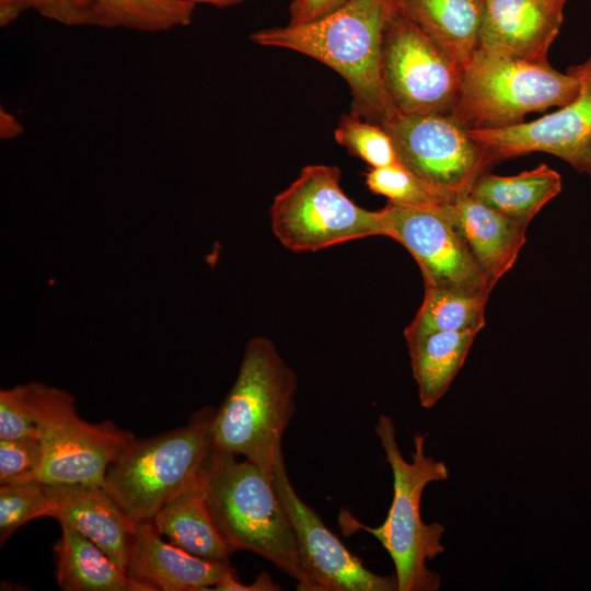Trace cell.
I'll use <instances>...</instances> for the list:
<instances>
[{
  "label": "cell",
  "mask_w": 591,
  "mask_h": 591,
  "mask_svg": "<svg viewBox=\"0 0 591 591\" xmlns=\"http://www.w3.org/2000/svg\"><path fill=\"white\" fill-rule=\"evenodd\" d=\"M395 8V0H348L315 21L259 30L250 39L300 53L332 68L349 86L351 112L384 126L397 114L381 71L384 31Z\"/></svg>",
  "instance_id": "obj_1"
},
{
  "label": "cell",
  "mask_w": 591,
  "mask_h": 591,
  "mask_svg": "<svg viewBox=\"0 0 591 591\" xmlns=\"http://www.w3.org/2000/svg\"><path fill=\"white\" fill-rule=\"evenodd\" d=\"M374 431L393 473V499L386 519L371 528L341 509L338 524L344 533L367 531L381 543L394 563L398 591H436L440 577L426 561L444 552L441 540L445 529L438 522L422 521L420 501L428 484L448 479V467L425 454L426 436L419 432L414 436L412 462L406 461L396 441L394 421L387 415L379 416Z\"/></svg>",
  "instance_id": "obj_2"
},
{
  "label": "cell",
  "mask_w": 591,
  "mask_h": 591,
  "mask_svg": "<svg viewBox=\"0 0 591 591\" xmlns=\"http://www.w3.org/2000/svg\"><path fill=\"white\" fill-rule=\"evenodd\" d=\"M297 375L265 337L251 338L236 379L216 409L215 449L243 455L273 476L281 441L296 409Z\"/></svg>",
  "instance_id": "obj_3"
},
{
  "label": "cell",
  "mask_w": 591,
  "mask_h": 591,
  "mask_svg": "<svg viewBox=\"0 0 591 591\" xmlns=\"http://www.w3.org/2000/svg\"><path fill=\"white\" fill-rule=\"evenodd\" d=\"M205 495L231 554L252 552L296 579L298 590L311 591L273 476L246 459L240 462L236 456L215 449Z\"/></svg>",
  "instance_id": "obj_4"
},
{
  "label": "cell",
  "mask_w": 591,
  "mask_h": 591,
  "mask_svg": "<svg viewBox=\"0 0 591 591\" xmlns=\"http://www.w3.org/2000/svg\"><path fill=\"white\" fill-rule=\"evenodd\" d=\"M578 91L577 77L548 61L477 47L462 68L450 115L468 130L503 128L523 123L530 113L560 107Z\"/></svg>",
  "instance_id": "obj_5"
},
{
  "label": "cell",
  "mask_w": 591,
  "mask_h": 591,
  "mask_svg": "<svg viewBox=\"0 0 591 591\" xmlns=\"http://www.w3.org/2000/svg\"><path fill=\"white\" fill-rule=\"evenodd\" d=\"M215 412L207 406L185 426L136 438L109 465L103 485L129 518L152 520L206 468L215 450Z\"/></svg>",
  "instance_id": "obj_6"
},
{
  "label": "cell",
  "mask_w": 591,
  "mask_h": 591,
  "mask_svg": "<svg viewBox=\"0 0 591 591\" xmlns=\"http://www.w3.org/2000/svg\"><path fill=\"white\" fill-rule=\"evenodd\" d=\"M25 385L42 450L39 464L27 480L103 485L109 465L136 439L134 433L112 420L81 418L74 396L62 389L40 382Z\"/></svg>",
  "instance_id": "obj_7"
},
{
  "label": "cell",
  "mask_w": 591,
  "mask_h": 591,
  "mask_svg": "<svg viewBox=\"0 0 591 591\" xmlns=\"http://www.w3.org/2000/svg\"><path fill=\"white\" fill-rule=\"evenodd\" d=\"M271 229L293 252H315L335 244L373 235L385 236L381 210L355 204L340 186L335 165L311 164L302 169L270 207Z\"/></svg>",
  "instance_id": "obj_8"
},
{
  "label": "cell",
  "mask_w": 591,
  "mask_h": 591,
  "mask_svg": "<svg viewBox=\"0 0 591 591\" xmlns=\"http://www.w3.org/2000/svg\"><path fill=\"white\" fill-rule=\"evenodd\" d=\"M397 161L451 202L497 164L485 146L450 114H396L384 126Z\"/></svg>",
  "instance_id": "obj_9"
},
{
  "label": "cell",
  "mask_w": 591,
  "mask_h": 591,
  "mask_svg": "<svg viewBox=\"0 0 591 591\" xmlns=\"http://www.w3.org/2000/svg\"><path fill=\"white\" fill-rule=\"evenodd\" d=\"M381 71L397 114H450L462 68L396 5L384 31Z\"/></svg>",
  "instance_id": "obj_10"
},
{
  "label": "cell",
  "mask_w": 591,
  "mask_h": 591,
  "mask_svg": "<svg viewBox=\"0 0 591 591\" xmlns=\"http://www.w3.org/2000/svg\"><path fill=\"white\" fill-rule=\"evenodd\" d=\"M381 212L385 236L413 255L425 287L489 297L494 286L475 262L444 205L405 207L389 202Z\"/></svg>",
  "instance_id": "obj_11"
},
{
  "label": "cell",
  "mask_w": 591,
  "mask_h": 591,
  "mask_svg": "<svg viewBox=\"0 0 591 591\" xmlns=\"http://www.w3.org/2000/svg\"><path fill=\"white\" fill-rule=\"evenodd\" d=\"M273 482L291 523L311 591H398L395 573L383 577L369 570L299 497L283 454L274 466Z\"/></svg>",
  "instance_id": "obj_12"
},
{
  "label": "cell",
  "mask_w": 591,
  "mask_h": 591,
  "mask_svg": "<svg viewBox=\"0 0 591 591\" xmlns=\"http://www.w3.org/2000/svg\"><path fill=\"white\" fill-rule=\"evenodd\" d=\"M567 71L577 77L579 91L557 111L509 127L467 129L470 135L487 148L496 163L531 152H544L580 171L591 143V55Z\"/></svg>",
  "instance_id": "obj_13"
},
{
  "label": "cell",
  "mask_w": 591,
  "mask_h": 591,
  "mask_svg": "<svg viewBox=\"0 0 591 591\" xmlns=\"http://www.w3.org/2000/svg\"><path fill=\"white\" fill-rule=\"evenodd\" d=\"M126 572L151 591H208L235 570L229 561L207 560L165 542L146 520L136 522Z\"/></svg>",
  "instance_id": "obj_14"
},
{
  "label": "cell",
  "mask_w": 591,
  "mask_h": 591,
  "mask_svg": "<svg viewBox=\"0 0 591 591\" xmlns=\"http://www.w3.org/2000/svg\"><path fill=\"white\" fill-rule=\"evenodd\" d=\"M564 7L541 0H485L478 46L544 62L559 33Z\"/></svg>",
  "instance_id": "obj_15"
},
{
  "label": "cell",
  "mask_w": 591,
  "mask_h": 591,
  "mask_svg": "<svg viewBox=\"0 0 591 591\" xmlns=\"http://www.w3.org/2000/svg\"><path fill=\"white\" fill-rule=\"evenodd\" d=\"M55 502V518L101 547L126 570L136 521L127 515L104 485H45Z\"/></svg>",
  "instance_id": "obj_16"
},
{
  "label": "cell",
  "mask_w": 591,
  "mask_h": 591,
  "mask_svg": "<svg viewBox=\"0 0 591 591\" xmlns=\"http://www.w3.org/2000/svg\"><path fill=\"white\" fill-rule=\"evenodd\" d=\"M452 223L475 262L495 287L514 265L526 237V228L471 195L444 205Z\"/></svg>",
  "instance_id": "obj_17"
},
{
  "label": "cell",
  "mask_w": 591,
  "mask_h": 591,
  "mask_svg": "<svg viewBox=\"0 0 591 591\" xmlns=\"http://www.w3.org/2000/svg\"><path fill=\"white\" fill-rule=\"evenodd\" d=\"M208 466L209 463L190 484L172 497L151 521L160 534L186 552L211 561H229L231 552L206 500Z\"/></svg>",
  "instance_id": "obj_18"
},
{
  "label": "cell",
  "mask_w": 591,
  "mask_h": 591,
  "mask_svg": "<svg viewBox=\"0 0 591 591\" xmlns=\"http://www.w3.org/2000/svg\"><path fill=\"white\" fill-rule=\"evenodd\" d=\"M54 544L56 582L65 591H151L67 523Z\"/></svg>",
  "instance_id": "obj_19"
},
{
  "label": "cell",
  "mask_w": 591,
  "mask_h": 591,
  "mask_svg": "<svg viewBox=\"0 0 591 591\" xmlns=\"http://www.w3.org/2000/svg\"><path fill=\"white\" fill-rule=\"evenodd\" d=\"M412 20L459 67L478 46L485 0H395Z\"/></svg>",
  "instance_id": "obj_20"
},
{
  "label": "cell",
  "mask_w": 591,
  "mask_h": 591,
  "mask_svg": "<svg viewBox=\"0 0 591 591\" xmlns=\"http://www.w3.org/2000/svg\"><path fill=\"white\" fill-rule=\"evenodd\" d=\"M561 190V177L546 164L513 176L482 174L468 195L525 227Z\"/></svg>",
  "instance_id": "obj_21"
},
{
  "label": "cell",
  "mask_w": 591,
  "mask_h": 591,
  "mask_svg": "<svg viewBox=\"0 0 591 591\" xmlns=\"http://www.w3.org/2000/svg\"><path fill=\"white\" fill-rule=\"evenodd\" d=\"M478 332H436L407 341L422 407L431 408L445 394Z\"/></svg>",
  "instance_id": "obj_22"
},
{
  "label": "cell",
  "mask_w": 591,
  "mask_h": 591,
  "mask_svg": "<svg viewBox=\"0 0 591 591\" xmlns=\"http://www.w3.org/2000/svg\"><path fill=\"white\" fill-rule=\"evenodd\" d=\"M195 7L187 0H91V25L164 32L188 26Z\"/></svg>",
  "instance_id": "obj_23"
},
{
  "label": "cell",
  "mask_w": 591,
  "mask_h": 591,
  "mask_svg": "<svg viewBox=\"0 0 591 591\" xmlns=\"http://www.w3.org/2000/svg\"><path fill=\"white\" fill-rule=\"evenodd\" d=\"M488 298L425 287L422 304L405 329L406 341L436 332L480 331Z\"/></svg>",
  "instance_id": "obj_24"
},
{
  "label": "cell",
  "mask_w": 591,
  "mask_h": 591,
  "mask_svg": "<svg viewBox=\"0 0 591 591\" xmlns=\"http://www.w3.org/2000/svg\"><path fill=\"white\" fill-rule=\"evenodd\" d=\"M56 507L45 484L26 480L0 486V543L25 523L55 518Z\"/></svg>",
  "instance_id": "obj_25"
},
{
  "label": "cell",
  "mask_w": 591,
  "mask_h": 591,
  "mask_svg": "<svg viewBox=\"0 0 591 591\" xmlns=\"http://www.w3.org/2000/svg\"><path fill=\"white\" fill-rule=\"evenodd\" d=\"M334 138L349 153L372 167L398 163L392 138L385 128L352 112L341 116L334 131Z\"/></svg>",
  "instance_id": "obj_26"
},
{
  "label": "cell",
  "mask_w": 591,
  "mask_h": 591,
  "mask_svg": "<svg viewBox=\"0 0 591 591\" xmlns=\"http://www.w3.org/2000/svg\"><path fill=\"white\" fill-rule=\"evenodd\" d=\"M366 184L372 193L383 195L398 206L438 207L449 204L399 163L372 167L366 176Z\"/></svg>",
  "instance_id": "obj_27"
},
{
  "label": "cell",
  "mask_w": 591,
  "mask_h": 591,
  "mask_svg": "<svg viewBox=\"0 0 591 591\" xmlns=\"http://www.w3.org/2000/svg\"><path fill=\"white\" fill-rule=\"evenodd\" d=\"M27 10L66 26L91 25V0H0V25L8 26Z\"/></svg>",
  "instance_id": "obj_28"
},
{
  "label": "cell",
  "mask_w": 591,
  "mask_h": 591,
  "mask_svg": "<svg viewBox=\"0 0 591 591\" xmlns=\"http://www.w3.org/2000/svg\"><path fill=\"white\" fill-rule=\"evenodd\" d=\"M39 431L26 398V385L0 391V439H38Z\"/></svg>",
  "instance_id": "obj_29"
},
{
  "label": "cell",
  "mask_w": 591,
  "mask_h": 591,
  "mask_svg": "<svg viewBox=\"0 0 591 591\" xmlns=\"http://www.w3.org/2000/svg\"><path fill=\"white\" fill-rule=\"evenodd\" d=\"M40 455L38 439H0V486L27 480L37 468Z\"/></svg>",
  "instance_id": "obj_30"
},
{
  "label": "cell",
  "mask_w": 591,
  "mask_h": 591,
  "mask_svg": "<svg viewBox=\"0 0 591 591\" xmlns=\"http://www.w3.org/2000/svg\"><path fill=\"white\" fill-rule=\"evenodd\" d=\"M348 0H292L289 8L290 25L321 19L344 5Z\"/></svg>",
  "instance_id": "obj_31"
},
{
  "label": "cell",
  "mask_w": 591,
  "mask_h": 591,
  "mask_svg": "<svg viewBox=\"0 0 591 591\" xmlns=\"http://www.w3.org/2000/svg\"><path fill=\"white\" fill-rule=\"evenodd\" d=\"M216 591H277L281 590L280 586L276 583L269 573L262 571L255 580L245 584L242 583L236 575L233 572L215 587Z\"/></svg>",
  "instance_id": "obj_32"
},
{
  "label": "cell",
  "mask_w": 591,
  "mask_h": 591,
  "mask_svg": "<svg viewBox=\"0 0 591 591\" xmlns=\"http://www.w3.org/2000/svg\"><path fill=\"white\" fill-rule=\"evenodd\" d=\"M187 1H192L194 3H207V4L218 7V8H225V7L237 4L244 0H187Z\"/></svg>",
  "instance_id": "obj_33"
},
{
  "label": "cell",
  "mask_w": 591,
  "mask_h": 591,
  "mask_svg": "<svg viewBox=\"0 0 591 591\" xmlns=\"http://www.w3.org/2000/svg\"><path fill=\"white\" fill-rule=\"evenodd\" d=\"M580 172L587 173L591 183V143L588 146L584 152Z\"/></svg>",
  "instance_id": "obj_34"
},
{
  "label": "cell",
  "mask_w": 591,
  "mask_h": 591,
  "mask_svg": "<svg viewBox=\"0 0 591 591\" xmlns=\"http://www.w3.org/2000/svg\"><path fill=\"white\" fill-rule=\"evenodd\" d=\"M541 1H544V2H547V3H551V4H555V5H559V7H565V3L567 0H541Z\"/></svg>",
  "instance_id": "obj_35"
}]
</instances>
